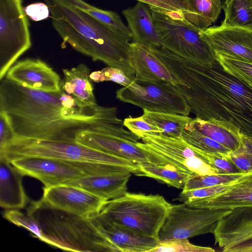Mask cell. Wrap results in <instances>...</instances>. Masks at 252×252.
<instances>
[{
	"mask_svg": "<svg viewBox=\"0 0 252 252\" xmlns=\"http://www.w3.org/2000/svg\"><path fill=\"white\" fill-rule=\"evenodd\" d=\"M0 111L7 115L17 136L75 141L84 130L106 133L136 142L124 128L115 107L84 106L62 89L57 92L31 89L7 79L0 80Z\"/></svg>",
	"mask_w": 252,
	"mask_h": 252,
	"instance_id": "cell-1",
	"label": "cell"
},
{
	"mask_svg": "<svg viewBox=\"0 0 252 252\" xmlns=\"http://www.w3.org/2000/svg\"><path fill=\"white\" fill-rule=\"evenodd\" d=\"M173 76L196 118L217 123L252 137V90L226 72L217 61L212 66L153 48Z\"/></svg>",
	"mask_w": 252,
	"mask_h": 252,
	"instance_id": "cell-2",
	"label": "cell"
},
{
	"mask_svg": "<svg viewBox=\"0 0 252 252\" xmlns=\"http://www.w3.org/2000/svg\"><path fill=\"white\" fill-rule=\"evenodd\" d=\"M53 25L66 43L93 61L122 69L133 81L135 71L129 60V40L65 0H44Z\"/></svg>",
	"mask_w": 252,
	"mask_h": 252,
	"instance_id": "cell-3",
	"label": "cell"
},
{
	"mask_svg": "<svg viewBox=\"0 0 252 252\" xmlns=\"http://www.w3.org/2000/svg\"><path fill=\"white\" fill-rule=\"evenodd\" d=\"M38 222L40 240L63 250L82 252H118L90 217L52 207L42 199L27 210Z\"/></svg>",
	"mask_w": 252,
	"mask_h": 252,
	"instance_id": "cell-4",
	"label": "cell"
},
{
	"mask_svg": "<svg viewBox=\"0 0 252 252\" xmlns=\"http://www.w3.org/2000/svg\"><path fill=\"white\" fill-rule=\"evenodd\" d=\"M171 205L159 194L126 192L107 200L99 213L128 231L159 240V231Z\"/></svg>",
	"mask_w": 252,
	"mask_h": 252,
	"instance_id": "cell-5",
	"label": "cell"
},
{
	"mask_svg": "<svg viewBox=\"0 0 252 252\" xmlns=\"http://www.w3.org/2000/svg\"><path fill=\"white\" fill-rule=\"evenodd\" d=\"M161 47L200 64L212 66L215 54L202 37L200 31L183 18L181 13L149 5Z\"/></svg>",
	"mask_w": 252,
	"mask_h": 252,
	"instance_id": "cell-6",
	"label": "cell"
},
{
	"mask_svg": "<svg viewBox=\"0 0 252 252\" xmlns=\"http://www.w3.org/2000/svg\"><path fill=\"white\" fill-rule=\"evenodd\" d=\"M9 160L25 156L41 157L64 161L103 163L123 166L137 171L132 161L102 152L76 141L46 140L17 136L7 146L0 156Z\"/></svg>",
	"mask_w": 252,
	"mask_h": 252,
	"instance_id": "cell-7",
	"label": "cell"
},
{
	"mask_svg": "<svg viewBox=\"0 0 252 252\" xmlns=\"http://www.w3.org/2000/svg\"><path fill=\"white\" fill-rule=\"evenodd\" d=\"M143 143L136 145L147 156L149 162L167 163L193 176L215 175L220 171L204 161L182 137L146 133L139 136Z\"/></svg>",
	"mask_w": 252,
	"mask_h": 252,
	"instance_id": "cell-8",
	"label": "cell"
},
{
	"mask_svg": "<svg viewBox=\"0 0 252 252\" xmlns=\"http://www.w3.org/2000/svg\"><path fill=\"white\" fill-rule=\"evenodd\" d=\"M31 46L22 0H0V80Z\"/></svg>",
	"mask_w": 252,
	"mask_h": 252,
	"instance_id": "cell-9",
	"label": "cell"
},
{
	"mask_svg": "<svg viewBox=\"0 0 252 252\" xmlns=\"http://www.w3.org/2000/svg\"><path fill=\"white\" fill-rule=\"evenodd\" d=\"M116 98L152 112L186 116L191 112L182 94L174 85L165 82L154 83L134 79L116 91Z\"/></svg>",
	"mask_w": 252,
	"mask_h": 252,
	"instance_id": "cell-10",
	"label": "cell"
},
{
	"mask_svg": "<svg viewBox=\"0 0 252 252\" xmlns=\"http://www.w3.org/2000/svg\"><path fill=\"white\" fill-rule=\"evenodd\" d=\"M232 210L194 208L171 204L158 234L159 241L189 239L213 233L218 221Z\"/></svg>",
	"mask_w": 252,
	"mask_h": 252,
	"instance_id": "cell-11",
	"label": "cell"
},
{
	"mask_svg": "<svg viewBox=\"0 0 252 252\" xmlns=\"http://www.w3.org/2000/svg\"><path fill=\"white\" fill-rule=\"evenodd\" d=\"M213 234L223 252H252V207L232 210L218 221Z\"/></svg>",
	"mask_w": 252,
	"mask_h": 252,
	"instance_id": "cell-12",
	"label": "cell"
},
{
	"mask_svg": "<svg viewBox=\"0 0 252 252\" xmlns=\"http://www.w3.org/2000/svg\"><path fill=\"white\" fill-rule=\"evenodd\" d=\"M9 161L23 176L39 180L45 187L85 176L67 161L32 156L17 157Z\"/></svg>",
	"mask_w": 252,
	"mask_h": 252,
	"instance_id": "cell-13",
	"label": "cell"
},
{
	"mask_svg": "<svg viewBox=\"0 0 252 252\" xmlns=\"http://www.w3.org/2000/svg\"><path fill=\"white\" fill-rule=\"evenodd\" d=\"M41 199L53 207L88 218L99 213L107 201L65 184L45 187Z\"/></svg>",
	"mask_w": 252,
	"mask_h": 252,
	"instance_id": "cell-14",
	"label": "cell"
},
{
	"mask_svg": "<svg viewBox=\"0 0 252 252\" xmlns=\"http://www.w3.org/2000/svg\"><path fill=\"white\" fill-rule=\"evenodd\" d=\"M214 54L220 53L252 63V30L226 26H213L200 31Z\"/></svg>",
	"mask_w": 252,
	"mask_h": 252,
	"instance_id": "cell-15",
	"label": "cell"
},
{
	"mask_svg": "<svg viewBox=\"0 0 252 252\" xmlns=\"http://www.w3.org/2000/svg\"><path fill=\"white\" fill-rule=\"evenodd\" d=\"M22 86L46 92L61 91L63 81L59 75L39 59H26L13 65L5 76Z\"/></svg>",
	"mask_w": 252,
	"mask_h": 252,
	"instance_id": "cell-16",
	"label": "cell"
},
{
	"mask_svg": "<svg viewBox=\"0 0 252 252\" xmlns=\"http://www.w3.org/2000/svg\"><path fill=\"white\" fill-rule=\"evenodd\" d=\"M183 203L191 207L215 209L252 207V169L244 172L226 188L216 194Z\"/></svg>",
	"mask_w": 252,
	"mask_h": 252,
	"instance_id": "cell-17",
	"label": "cell"
},
{
	"mask_svg": "<svg viewBox=\"0 0 252 252\" xmlns=\"http://www.w3.org/2000/svg\"><path fill=\"white\" fill-rule=\"evenodd\" d=\"M75 140L84 146L129 160L135 163L149 162L148 157L136 145V143L112 135L84 130L77 134Z\"/></svg>",
	"mask_w": 252,
	"mask_h": 252,
	"instance_id": "cell-18",
	"label": "cell"
},
{
	"mask_svg": "<svg viewBox=\"0 0 252 252\" xmlns=\"http://www.w3.org/2000/svg\"><path fill=\"white\" fill-rule=\"evenodd\" d=\"M129 60L135 71V80L157 83L165 82L175 86L173 76L149 46L129 43Z\"/></svg>",
	"mask_w": 252,
	"mask_h": 252,
	"instance_id": "cell-19",
	"label": "cell"
},
{
	"mask_svg": "<svg viewBox=\"0 0 252 252\" xmlns=\"http://www.w3.org/2000/svg\"><path fill=\"white\" fill-rule=\"evenodd\" d=\"M90 218L118 252H149L159 241L128 231L99 213L92 215Z\"/></svg>",
	"mask_w": 252,
	"mask_h": 252,
	"instance_id": "cell-20",
	"label": "cell"
},
{
	"mask_svg": "<svg viewBox=\"0 0 252 252\" xmlns=\"http://www.w3.org/2000/svg\"><path fill=\"white\" fill-rule=\"evenodd\" d=\"M132 173L129 171L85 176L64 184L73 186L107 200L119 197L127 192V183Z\"/></svg>",
	"mask_w": 252,
	"mask_h": 252,
	"instance_id": "cell-21",
	"label": "cell"
},
{
	"mask_svg": "<svg viewBox=\"0 0 252 252\" xmlns=\"http://www.w3.org/2000/svg\"><path fill=\"white\" fill-rule=\"evenodd\" d=\"M122 13L127 22L133 42L153 48L161 47L149 5L138 1Z\"/></svg>",
	"mask_w": 252,
	"mask_h": 252,
	"instance_id": "cell-22",
	"label": "cell"
},
{
	"mask_svg": "<svg viewBox=\"0 0 252 252\" xmlns=\"http://www.w3.org/2000/svg\"><path fill=\"white\" fill-rule=\"evenodd\" d=\"M24 176L7 158L0 156V205L7 210L24 208L28 203L22 184Z\"/></svg>",
	"mask_w": 252,
	"mask_h": 252,
	"instance_id": "cell-23",
	"label": "cell"
},
{
	"mask_svg": "<svg viewBox=\"0 0 252 252\" xmlns=\"http://www.w3.org/2000/svg\"><path fill=\"white\" fill-rule=\"evenodd\" d=\"M63 72L64 77L62 89L64 92L83 105L92 106L98 104L90 78V69L85 64H79L71 69H64Z\"/></svg>",
	"mask_w": 252,
	"mask_h": 252,
	"instance_id": "cell-24",
	"label": "cell"
},
{
	"mask_svg": "<svg viewBox=\"0 0 252 252\" xmlns=\"http://www.w3.org/2000/svg\"><path fill=\"white\" fill-rule=\"evenodd\" d=\"M136 164L135 175L151 178L178 189H182L188 180L194 176L169 164L149 161Z\"/></svg>",
	"mask_w": 252,
	"mask_h": 252,
	"instance_id": "cell-25",
	"label": "cell"
},
{
	"mask_svg": "<svg viewBox=\"0 0 252 252\" xmlns=\"http://www.w3.org/2000/svg\"><path fill=\"white\" fill-rule=\"evenodd\" d=\"M187 9L182 18L189 24L203 31L218 18L222 9L215 0H186Z\"/></svg>",
	"mask_w": 252,
	"mask_h": 252,
	"instance_id": "cell-26",
	"label": "cell"
},
{
	"mask_svg": "<svg viewBox=\"0 0 252 252\" xmlns=\"http://www.w3.org/2000/svg\"><path fill=\"white\" fill-rule=\"evenodd\" d=\"M188 125L231 151L236 150L240 145L242 134L222 124L195 118Z\"/></svg>",
	"mask_w": 252,
	"mask_h": 252,
	"instance_id": "cell-27",
	"label": "cell"
},
{
	"mask_svg": "<svg viewBox=\"0 0 252 252\" xmlns=\"http://www.w3.org/2000/svg\"><path fill=\"white\" fill-rule=\"evenodd\" d=\"M142 117L147 123L161 130V134L170 137H182V133L192 118L176 113L157 112L143 109Z\"/></svg>",
	"mask_w": 252,
	"mask_h": 252,
	"instance_id": "cell-28",
	"label": "cell"
},
{
	"mask_svg": "<svg viewBox=\"0 0 252 252\" xmlns=\"http://www.w3.org/2000/svg\"><path fill=\"white\" fill-rule=\"evenodd\" d=\"M65 0L109 27L128 40L132 39V34L128 27L123 23L121 17L117 13L100 9L83 0Z\"/></svg>",
	"mask_w": 252,
	"mask_h": 252,
	"instance_id": "cell-29",
	"label": "cell"
},
{
	"mask_svg": "<svg viewBox=\"0 0 252 252\" xmlns=\"http://www.w3.org/2000/svg\"><path fill=\"white\" fill-rule=\"evenodd\" d=\"M221 25L252 30V0H229Z\"/></svg>",
	"mask_w": 252,
	"mask_h": 252,
	"instance_id": "cell-30",
	"label": "cell"
},
{
	"mask_svg": "<svg viewBox=\"0 0 252 252\" xmlns=\"http://www.w3.org/2000/svg\"><path fill=\"white\" fill-rule=\"evenodd\" d=\"M216 61L227 73L252 90V63L227 55L215 53Z\"/></svg>",
	"mask_w": 252,
	"mask_h": 252,
	"instance_id": "cell-31",
	"label": "cell"
},
{
	"mask_svg": "<svg viewBox=\"0 0 252 252\" xmlns=\"http://www.w3.org/2000/svg\"><path fill=\"white\" fill-rule=\"evenodd\" d=\"M182 137L187 143L195 148L205 152L217 154L225 159L228 154L231 152L229 149L200 133L188 125L183 131Z\"/></svg>",
	"mask_w": 252,
	"mask_h": 252,
	"instance_id": "cell-32",
	"label": "cell"
},
{
	"mask_svg": "<svg viewBox=\"0 0 252 252\" xmlns=\"http://www.w3.org/2000/svg\"><path fill=\"white\" fill-rule=\"evenodd\" d=\"M244 172L233 173H220L215 175H197L189 178L182 192L229 183L243 174Z\"/></svg>",
	"mask_w": 252,
	"mask_h": 252,
	"instance_id": "cell-33",
	"label": "cell"
},
{
	"mask_svg": "<svg viewBox=\"0 0 252 252\" xmlns=\"http://www.w3.org/2000/svg\"><path fill=\"white\" fill-rule=\"evenodd\" d=\"M249 138L242 134L239 147L230 152L225 158L243 172L252 169V145Z\"/></svg>",
	"mask_w": 252,
	"mask_h": 252,
	"instance_id": "cell-34",
	"label": "cell"
},
{
	"mask_svg": "<svg viewBox=\"0 0 252 252\" xmlns=\"http://www.w3.org/2000/svg\"><path fill=\"white\" fill-rule=\"evenodd\" d=\"M210 247L191 244L188 239H173L159 241L149 252H214Z\"/></svg>",
	"mask_w": 252,
	"mask_h": 252,
	"instance_id": "cell-35",
	"label": "cell"
},
{
	"mask_svg": "<svg viewBox=\"0 0 252 252\" xmlns=\"http://www.w3.org/2000/svg\"><path fill=\"white\" fill-rule=\"evenodd\" d=\"M3 217L15 225L29 230L32 236L40 239L41 231L40 226L35 219L28 213L25 214L18 209L7 210Z\"/></svg>",
	"mask_w": 252,
	"mask_h": 252,
	"instance_id": "cell-36",
	"label": "cell"
},
{
	"mask_svg": "<svg viewBox=\"0 0 252 252\" xmlns=\"http://www.w3.org/2000/svg\"><path fill=\"white\" fill-rule=\"evenodd\" d=\"M90 78L96 83L112 81L124 87L128 86L132 81L122 69L111 66L90 73Z\"/></svg>",
	"mask_w": 252,
	"mask_h": 252,
	"instance_id": "cell-37",
	"label": "cell"
},
{
	"mask_svg": "<svg viewBox=\"0 0 252 252\" xmlns=\"http://www.w3.org/2000/svg\"><path fill=\"white\" fill-rule=\"evenodd\" d=\"M191 146L204 161L219 169L220 173H233L242 172L230 161L218 155L205 152L191 145Z\"/></svg>",
	"mask_w": 252,
	"mask_h": 252,
	"instance_id": "cell-38",
	"label": "cell"
},
{
	"mask_svg": "<svg viewBox=\"0 0 252 252\" xmlns=\"http://www.w3.org/2000/svg\"><path fill=\"white\" fill-rule=\"evenodd\" d=\"M124 125L128 129L138 137L146 133H161L157 127L147 123L142 116L137 118L128 117L124 120Z\"/></svg>",
	"mask_w": 252,
	"mask_h": 252,
	"instance_id": "cell-39",
	"label": "cell"
},
{
	"mask_svg": "<svg viewBox=\"0 0 252 252\" xmlns=\"http://www.w3.org/2000/svg\"><path fill=\"white\" fill-rule=\"evenodd\" d=\"M230 183L212 187L197 189L185 192L181 191L179 195L178 199L179 201L184 202L186 200L209 197L226 188Z\"/></svg>",
	"mask_w": 252,
	"mask_h": 252,
	"instance_id": "cell-40",
	"label": "cell"
},
{
	"mask_svg": "<svg viewBox=\"0 0 252 252\" xmlns=\"http://www.w3.org/2000/svg\"><path fill=\"white\" fill-rule=\"evenodd\" d=\"M0 154L3 153L9 143L16 137L7 114L0 111Z\"/></svg>",
	"mask_w": 252,
	"mask_h": 252,
	"instance_id": "cell-41",
	"label": "cell"
},
{
	"mask_svg": "<svg viewBox=\"0 0 252 252\" xmlns=\"http://www.w3.org/2000/svg\"><path fill=\"white\" fill-rule=\"evenodd\" d=\"M149 5L182 14L187 9L186 0H137Z\"/></svg>",
	"mask_w": 252,
	"mask_h": 252,
	"instance_id": "cell-42",
	"label": "cell"
},
{
	"mask_svg": "<svg viewBox=\"0 0 252 252\" xmlns=\"http://www.w3.org/2000/svg\"><path fill=\"white\" fill-rule=\"evenodd\" d=\"M26 15L34 21L46 19L49 15V9L46 4L42 2L32 3L24 9Z\"/></svg>",
	"mask_w": 252,
	"mask_h": 252,
	"instance_id": "cell-43",
	"label": "cell"
},
{
	"mask_svg": "<svg viewBox=\"0 0 252 252\" xmlns=\"http://www.w3.org/2000/svg\"><path fill=\"white\" fill-rule=\"evenodd\" d=\"M215 0L220 5V6L223 9L225 7L229 0Z\"/></svg>",
	"mask_w": 252,
	"mask_h": 252,
	"instance_id": "cell-44",
	"label": "cell"
},
{
	"mask_svg": "<svg viewBox=\"0 0 252 252\" xmlns=\"http://www.w3.org/2000/svg\"><path fill=\"white\" fill-rule=\"evenodd\" d=\"M250 140H251V143H252V137H250Z\"/></svg>",
	"mask_w": 252,
	"mask_h": 252,
	"instance_id": "cell-45",
	"label": "cell"
}]
</instances>
